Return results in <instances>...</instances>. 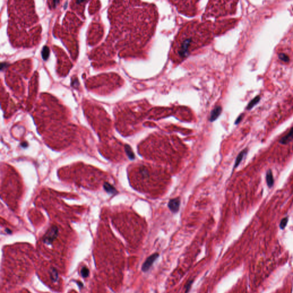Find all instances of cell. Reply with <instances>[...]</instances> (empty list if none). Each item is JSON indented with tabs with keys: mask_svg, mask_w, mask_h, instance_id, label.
Masks as SVG:
<instances>
[{
	"mask_svg": "<svg viewBox=\"0 0 293 293\" xmlns=\"http://www.w3.org/2000/svg\"><path fill=\"white\" fill-rule=\"evenodd\" d=\"M208 30L202 25L191 23L182 29L173 45V52L176 60L186 58L194 50L204 45L210 40Z\"/></svg>",
	"mask_w": 293,
	"mask_h": 293,
	"instance_id": "obj_1",
	"label": "cell"
},
{
	"mask_svg": "<svg viewBox=\"0 0 293 293\" xmlns=\"http://www.w3.org/2000/svg\"><path fill=\"white\" fill-rule=\"evenodd\" d=\"M59 230L56 227H52L46 233L43 238L44 243L46 244H50L57 238L58 235Z\"/></svg>",
	"mask_w": 293,
	"mask_h": 293,
	"instance_id": "obj_2",
	"label": "cell"
},
{
	"mask_svg": "<svg viewBox=\"0 0 293 293\" xmlns=\"http://www.w3.org/2000/svg\"><path fill=\"white\" fill-rule=\"evenodd\" d=\"M261 100V97L259 96H256L255 97H254L253 99L249 103H248V105L247 107V109L248 110H250L251 109H252L254 107L255 105L257 104Z\"/></svg>",
	"mask_w": 293,
	"mask_h": 293,
	"instance_id": "obj_8",
	"label": "cell"
},
{
	"mask_svg": "<svg viewBox=\"0 0 293 293\" xmlns=\"http://www.w3.org/2000/svg\"><path fill=\"white\" fill-rule=\"evenodd\" d=\"M180 200L179 198L171 199L169 203V207L173 213H176L179 210L180 207Z\"/></svg>",
	"mask_w": 293,
	"mask_h": 293,
	"instance_id": "obj_4",
	"label": "cell"
},
{
	"mask_svg": "<svg viewBox=\"0 0 293 293\" xmlns=\"http://www.w3.org/2000/svg\"><path fill=\"white\" fill-rule=\"evenodd\" d=\"M193 282H194L193 280H189V282L186 283V287H185V288H186L185 293H189V291L191 290V286H192V283H193Z\"/></svg>",
	"mask_w": 293,
	"mask_h": 293,
	"instance_id": "obj_16",
	"label": "cell"
},
{
	"mask_svg": "<svg viewBox=\"0 0 293 293\" xmlns=\"http://www.w3.org/2000/svg\"><path fill=\"white\" fill-rule=\"evenodd\" d=\"M50 278L52 281L54 282H56L59 279V275L57 270L55 268H52L50 270Z\"/></svg>",
	"mask_w": 293,
	"mask_h": 293,
	"instance_id": "obj_10",
	"label": "cell"
},
{
	"mask_svg": "<svg viewBox=\"0 0 293 293\" xmlns=\"http://www.w3.org/2000/svg\"><path fill=\"white\" fill-rule=\"evenodd\" d=\"M159 254L154 253L148 257L142 265V267H141L142 271L144 272L148 271L149 268H151V266H152L153 263H154L155 261L159 257Z\"/></svg>",
	"mask_w": 293,
	"mask_h": 293,
	"instance_id": "obj_3",
	"label": "cell"
},
{
	"mask_svg": "<svg viewBox=\"0 0 293 293\" xmlns=\"http://www.w3.org/2000/svg\"><path fill=\"white\" fill-rule=\"evenodd\" d=\"M104 188L107 191H108L109 193H114L115 191V189L110 184L106 183L105 184Z\"/></svg>",
	"mask_w": 293,
	"mask_h": 293,
	"instance_id": "obj_15",
	"label": "cell"
},
{
	"mask_svg": "<svg viewBox=\"0 0 293 293\" xmlns=\"http://www.w3.org/2000/svg\"><path fill=\"white\" fill-rule=\"evenodd\" d=\"M242 115H241L239 117V118H238V119L237 120V121L235 122V124H238L242 120Z\"/></svg>",
	"mask_w": 293,
	"mask_h": 293,
	"instance_id": "obj_17",
	"label": "cell"
},
{
	"mask_svg": "<svg viewBox=\"0 0 293 293\" xmlns=\"http://www.w3.org/2000/svg\"><path fill=\"white\" fill-rule=\"evenodd\" d=\"M266 183L268 186V187H272L274 183L273 175L272 171L271 170H268L266 172Z\"/></svg>",
	"mask_w": 293,
	"mask_h": 293,
	"instance_id": "obj_6",
	"label": "cell"
},
{
	"mask_svg": "<svg viewBox=\"0 0 293 293\" xmlns=\"http://www.w3.org/2000/svg\"><path fill=\"white\" fill-rule=\"evenodd\" d=\"M293 140V127L290 130L289 132L286 136L282 137L279 140V143L282 144H288Z\"/></svg>",
	"mask_w": 293,
	"mask_h": 293,
	"instance_id": "obj_5",
	"label": "cell"
},
{
	"mask_svg": "<svg viewBox=\"0 0 293 293\" xmlns=\"http://www.w3.org/2000/svg\"><path fill=\"white\" fill-rule=\"evenodd\" d=\"M81 274L83 278H87L90 274L89 269L86 267H83L81 270Z\"/></svg>",
	"mask_w": 293,
	"mask_h": 293,
	"instance_id": "obj_12",
	"label": "cell"
},
{
	"mask_svg": "<svg viewBox=\"0 0 293 293\" xmlns=\"http://www.w3.org/2000/svg\"><path fill=\"white\" fill-rule=\"evenodd\" d=\"M279 59L282 61H283L285 63H288L290 60V58L288 55L284 54V53H280L278 55Z\"/></svg>",
	"mask_w": 293,
	"mask_h": 293,
	"instance_id": "obj_13",
	"label": "cell"
},
{
	"mask_svg": "<svg viewBox=\"0 0 293 293\" xmlns=\"http://www.w3.org/2000/svg\"><path fill=\"white\" fill-rule=\"evenodd\" d=\"M125 152L127 153V154L128 155V156L129 157V158L131 160H134L135 158V155L132 151V150L131 149V148L129 147L128 145H126L125 147Z\"/></svg>",
	"mask_w": 293,
	"mask_h": 293,
	"instance_id": "obj_11",
	"label": "cell"
},
{
	"mask_svg": "<svg viewBox=\"0 0 293 293\" xmlns=\"http://www.w3.org/2000/svg\"><path fill=\"white\" fill-rule=\"evenodd\" d=\"M247 149L246 148V149H244V151H242L241 152L239 153V154L238 155V156L236 159V160H235L234 168H237L239 165V164L240 163V162L244 159V156L247 154Z\"/></svg>",
	"mask_w": 293,
	"mask_h": 293,
	"instance_id": "obj_7",
	"label": "cell"
},
{
	"mask_svg": "<svg viewBox=\"0 0 293 293\" xmlns=\"http://www.w3.org/2000/svg\"><path fill=\"white\" fill-rule=\"evenodd\" d=\"M288 217H286V218H284L282 219L280 222V224H279V227L281 229H284L287 224H288Z\"/></svg>",
	"mask_w": 293,
	"mask_h": 293,
	"instance_id": "obj_14",
	"label": "cell"
},
{
	"mask_svg": "<svg viewBox=\"0 0 293 293\" xmlns=\"http://www.w3.org/2000/svg\"><path fill=\"white\" fill-rule=\"evenodd\" d=\"M50 50L49 48L47 46H45L43 47L41 50V56L42 58L44 60H47L49 56Z\"/></svg>",
	"mask_w": 293,
	"mask_h": 293,
	"instance_id": "obj_9",
	"label": "cell"
}]
</instances>
